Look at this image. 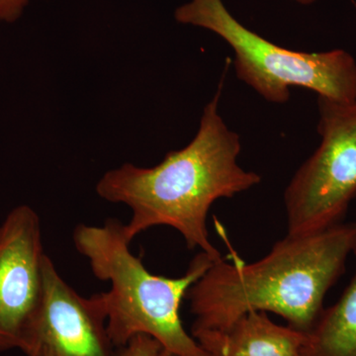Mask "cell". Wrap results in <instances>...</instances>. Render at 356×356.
Segmentation results:
<instances>
[{
  "mask_svg": "<svg viewBox=\"0 0 356 356\" xmlns=\"http://www.w3.org/2000/svg\"><path fill=\"white\" fill-rule=\"evenodd\" d=\"M222 81L204 109L200 127L188 146L170 152L154 168L126 163L105 173L98 182L100 197L126 204L132 211L125 225L131 242L147 229L168 226L177 229L191 250L200 248L216 261L222 259L208 232L211 206L261 181V175L238 163L240 136L229 130L218 111Z\"/></svg>",
  "mask_w": 356,
  "mask_h": 356,
  "instance_id": "1",
  "label": "cell"
},
{
  "mask_svg": "<svg viewBox=\"0 0 356 356\" xmlns=\"http://www.w3.org/2000/svg\"><path fill=\"white\" fill-rule=\"evenodd\" d=\"M355 235L356 222H339L317 233L287 234L252 264L236 255L214 261L187 293L195 318L191 331H222L250 312H266L308 334L344 273Z\"/></svg>",
  "mask_w": 356,
  "mask_h": 356,
  "instance_id": "2",
  "label": "cell"
},
{
  "mask_svg": "<svg viewBox=\"0 0 356 356\" xmlns=\"http://www.w3.org/2000/svg\"><path fill=\"white\" fill-rule=\"evenodd\" d=\"M74 243L77 252L88 259L95 277L111 285L103 293L107 329L117 348L138 334H146L159 341L166 355L207 356L185 330L180 307L192 285L216 259L200 252L184 275H154L131 252L125 224L116 219L107 220L102 226L79 225Z\"/></svg>",
  "mask_w": 356,
  "mask_h": 356,
  "instance_id": "3",
  "label": "cell"
},
{
  "mask_svg": "<svg viewBox=\"0 0 356 356\" xmlns=\"http://www.w3.org/2000/svg\"><path fill=\"white\" fill-rule=\"evenodd\" d=\"M175 19L214 32L235 53L238 79L273 103H286L290 88L310 89L334 102H356V60L341 49L322 53L288 50L248 29L222 0H191Z\"/></svg>",
  "mask_w": 356,
  "mask_h": 356,
  "instance_id": "4",
  "label": "cell"
},
{
  "mask_svg": "<svg viewBox=\"0 0 356 356\" xmlns=\"http://www.w3.org/2000/svg\"><path fill=\"white\" fill-rule=\"evenodd\" d=\"M320 146L284 192L288 235L317 233L343 222L356 197V102L318 96Z\"/></svg>",
  "mask_w": 356,
  "mask_h": 356,
  "instance_id": "5",
  "label": "cell"
},
{
  "mask_svg": "<svg viewBox=\"0 0 356 356\" xmlns=\"http://www.w3.org/2000/svg\"><path fill=\"white\" fill-rule=\"evenodd\" d=\"M20 350L26 356H117L107 329L104 293L81 296L47 255L43 296Z\"/></svg>",
  "mask_w": 356,
  "mask_h": 356,
  "instance_id": "6",
  "label": "cell"
},
{
  "mask_svg": "<svg viewBox=\"0 0 356 356\" xmlns=\"http://www.w3.org/2000/svg\"><path fill=\"white\" fill-rule=\"evenodd\" d=\"M46 257L38 214L16 207L0 225V353L20 350L43 296Z\"/></svg>",
  "mask_w": 356,
  "mask_h": 356,
  "instance_id": "7",
  "label": "cell"
},
{
  "mask_svg": "<svg viewBox=\"0 0 356 356\" xmlns=\"http://www.w3.org/2000/svg\"><path fill=\"white\" fill-rule=\"evenodd\" d=\"M207 356H303L305 332L274 323L266 312H250L222 331H191Z\"/></svg>",
  "mask_w": 356,
  "mask_h": 356,
  "instance_id": "8",
  "label": "cell"
},
{
  "mask_svg": "<svg viewBox=\"0 0 356 356\" xmlns=\"http://www.w3.org/2000/svg\"><path fill=\"white\" fill-rule=\"evenodd\" d=\"M351 254L356 264V235ZM303 356H356V266L337 303L324 309L302 348Z\"/></svg>",
  "mask_w": 356,
  "mask_h": 356,
  "instance_id": "9",
  "label": "cell"
},
{
  "mask_svg": "<svg viewBox=\"0 0 356 356\" xmlns=\"http://www.w3.org/2000/svg\"><path fill=\"white\" fill-rule=\"evenodd\" d=\"M117 356H165V351L153 337L138 334L118 348Z\"/></svg>",
  "mask_w": 356,
  "mask_h": 356,
  "instance_id": "10",
  "label": "cell"
},
{
  "mask_svg": "<svg viewBox=\"0 0 356 356\" xmlns=\"http://www.w3.org/2000/svg\"><path fill=\"white\" fill-rule=\"evenodd\" d=\"M28 0H0V20L14 22L20 17Z\"/></svg>",
  "mask_w": 356,
  "mask_h": 356,
  "instance_id": "11",
  "label": "cell"
},
{
  "mask_svg": "<svg viewBox=\"0 0 356 356\" xmlns=\"http://www.w3.org/2000/svg\"><path fill=\"white\" fill-rule=\"evenodd\" d=\"M296 1L299 2V3L305 4V6H307V4L313 3L316 0H296Z\"/></svg>",
  "mask_w": 356,
  "mask_h": 356,
  "instance_id": "12",
  "label": "cell"
},
{
  "mask_svg": "<svg viewBox=\"0 0 356 356\" xmlns=\"http://www.w3.org/2000/svg\"><path fill=\"white\" fill-rule=\"evenodd\" d=\"M165 356H175V355H166V353H165Z\"/></svg>",
  "mask_w": 356,
  "mask_h": 356,
  "instance_id": "13",
  "label": "cell"
}]
</instances>
